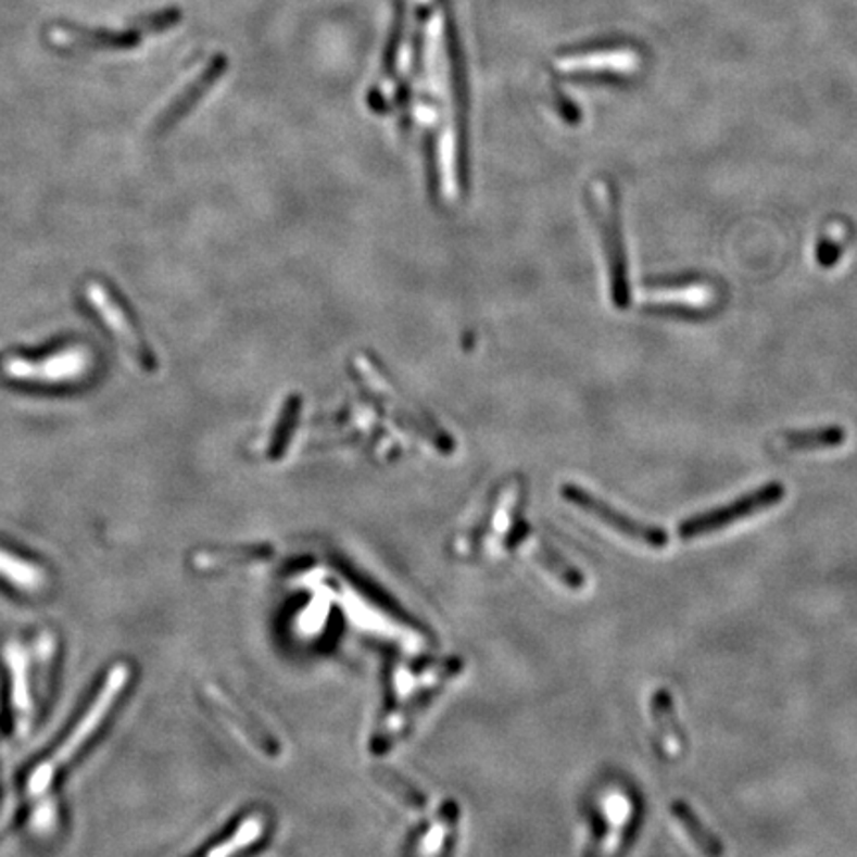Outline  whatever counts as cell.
Instances as JSON below:
<instances>
[{
  "instance_id": "18",
  "label": "cell",
  "mask_w": 857,
  "mask_h": 857,
  "mask_svg": "<svg viewBox=\"0 0 857 857\" xmlns=\"http://www.w3.org/2000/svg\"><path fill=\"white\" fill-rule=\"evenodd\" d=\"M710 282L709 276L698 273H679V275H655L643 278V286L647 290H683L697 285Z\"/></svg>"
},
{
  "instance_id": "8",
  "label": "cell",
  "mask_w": 857,
  "mask_h": 857,
  "mask_svg": "<svg viewBox=\"0 0 857 857\" xmlns=\"http://www.w3.org/2000/svg\"><path fill=\"white\" fill-rule=\"evenodd\" d=\"M4 661L11 673L12 736L11 744L21 743L33 727V698L28 683V655L23 645L9 643Z\"/></svg>"
},
{
  "instance_id": "7",
  "label": "cell",
  "mask_w": 857,
  "mask_h": 857,
  "mask_svg": "<svg viewBox=\"0 0 857 857\" xmlns=\"http://www.w3.org/2000/svg\"><path fill=\"white\" fill-rule=\"evenodd\" d=\"M84 298L88 306L100 316V320L112 330V332L124 342L127 350L138 357L139 362L148 364V352L146 345L138 338V332L134 324L126 316V308L122 302L102 285L100 280H90L84 286Z\"/></svg>"
},
{
  "instance_id": "9",
  "label": "cell",
  "mask_w": 857,
  "mask_h": 857,
  "mask_svg": "<svg viewBox=\"0 0 857 857\" xmlns=\"http://www.w3.org/2000/svg\"><path fill=\"white\" fill-rule=\"evenodd\" d=\"M141 38L138 28L129 33L90 30L72 24H52L47 28V40L60 50H124L136 47Z\"/></svg>"
},
{
  "instance_id": "20",
  "label": "cell",
  "mask_w": 857,
  "mask_h": 857,
  "mask_svg": "<svg viewBox=\"0 0 857 857\" xmlns=\"http://www.w3.org/2000/svg\"><path fill=\"white\" fill-rule=\"evenodd\" d=\"M590 818H592V844L588 847L585 857H600V849L607 835V822L600 811H592Z\"/></svg>"
},
{
  "instance_id": "12",
  "label": "cell",
  "mask_w": 857,
  "mask_h": 857,
  "mask_svg": "<svg viewBox=\"0 0 857 857\" xmlns=\"http://www.w3.org/2000/svg\"><path fill=\"white\" fill-rule=\"evenodd\" d=\"M671 814L675 820L681 823V828L685 830L686 835L691 837V842L705 854L707 857H720L724 847L719 840V835L713 834L709 828L703 823L695 811L691 810V806L685 802L677 801L671 804Z\"/></svg>"
},
{
  "instance_id": "21",
  "label": "cell",
  "mask_w": 857,
  "mask_h": 857,
  "mask_svg": "<svg viewBox=\"0 0 857 857\" xmlns=\"http://www.w3.org/2000/svg\"><path fill=\"white\" fill-rule=\"evenodd\" d=\"M643 808H638V810L631 814V818H629L628 826H626V830H623V834H621V842H619V847L616 849V854L614 857H621L626 852H628L629 847L633 846V842H635V837H638V832H640V823H641V816H643Z\"/></svg>"
},
{
  "instance_id": "2",
  "label": "cell",
  "mask_w": 857,
  "mask_h": 857,
  "mask_svg": "<svg viewBox=\"0 0 857 857\" xmlns=\"http://www.w3.org/2000/svg\"><path fill=\"white\" fill-rule=\"evenodd\" d=\"M129 665L117 664L110 669V673L105 677L103 685L100 686L98 695L92 701V705L84 713L80 722L74 727V731L70 732L66 741L58 746L56 753L45 760L42 765L36 768L35 772L28 778L26 786H24L23 796L16 798L12 796V801L16 802V806H21V802L28 801V798H36L40 794H45L52 780L56 777L58 770L62 766L68 765L70 760L76 756L84 744L88 743V739L92 736L93 732L98 731V727L102 724L105 715L114 707L115 701L122 695V691L126 689L127 681H129Z\"/></svg>"
},
{
  "instance_id": "14",
  "label": "cell",
  "mask_w": 857,
  "mask_h": 857,
  "mask_svg": "<svg viewBox=\"0 0 857 857\" xmlns=\"http://www.w3.org/2000/svg\"><path fill=\"white\" fill-rule=\"evenodd\" d=\"M0 578L26 592H36L45 583V574L40 568L2 549H0Z\"/></svg>"
},
{
  "instance_id": "4",
  "label": "cell",
  "mask_w": 857,
  "mask_h": 857,
  "mask_svg": "<svg viewBox=\"0 0 857 857\" xmlns=\"http://www.w3.org/2000/svg\"><path fill=\"white\" fill-rule=\"evenodd\" d=\"M607 203L600 205L592 193H588V209L594 218L595 229L602 237L606 249L607 268H609V290L612 302L618 310L629 308L631 290H629L628 256L621 229V197L616 185L606 181Z\"/></svg>"
},
{
  "instance_id": "13",
  "label": "cell",
  "mask_w": 857,
  "mask_h": 857,
  "mask_svg": "<svg viewBox=\"0 0 857 857\" xmlns=\"http://www.w3.org/2000/svg\"><path fill=\"white\" fill-rule=\"evenodd\" d=\"M846 439L847 431L840 425H826V427L804 429V431H786L782 434V441L789 451L837 449L846 443Z\"/></svg>"
},
{
  "instance_id": "10",
  "label": "cell",
  "mask_w": 857,
  "mask_h": 857,
  "mask_svg": "<svg viewBox=\"0 0 857 857\" xmlns=\"http://www.w3.org/2000/svg\"><path fill=\"white\" fill-rule=\"evenodd\" d=\"M206 693H209L213 709L217 710L220 717H225L232 729H239L247 741L256 744L266 755H278V743L275 739L264 731L256 720H252L249 713L239 707L227 693H223L220 689L213 685L206 686Z\"/></svg>"
},
{
  "instance_id": "1",
  "label": "cell",
  "mask_w": 857,
  "mask_h": 857,
  "mask_svg": "<svg viewBox=\"0 0 857 857\" xmlns=\"http://www.w3.org/2000/svg\"><path fill=\"white\" fill-rule=\"evenodd\" d=\"M96 355L92 348L81 342H62L42 354H0V379L18 388L60 389L80 388L92 378Z\"/></svg>"
},
{
  "instance_id": "19",
  "label": "cell",
  "mask_w": 857,
  "mask_h": 857,
  "mask_svg": "<svg viewBox=\"0 0 857 857\" xmlns=\"http://www.w3.org/2000/svg\"><path fill=\"white\" fill-rule=\"evenodd\" d=\"M842 252H844L842 242H835L830 237H822L818 242V249H816V259H818L820 266L830 268L842 259Z\"/></svg>"
},
{
  "instance_id": "17",
  "label": "cell",
  "mask_w": 857,
  "mask_h": 857,
  "mask_svg": "<svg viewBox=\"0 0 857 857\" xmlns=\"http://www.w3.org/2000/svg\"><path fill=\"white\" fill-rule=\"evenodd\" d=\"M643 314L655 318H669V320L705 322L709 320L713 314H717V310L693 308L681 304H650L643 308Z\"/></svg>"
},
{
  "instance_id": "15",
  "label": "cell",
  "mask_w": 857,
  "mask_h": 857,
  "mask_svg": "<svg viewBox=\"0 0 857 857\" xmlns=\"http://www.w3.org/2000/svg\"><path fill=\"white\" fill-rule=\"evenodd\" d=\"M534 558H537L538 564H542L552 576H556L568 590H582L583 583H585L582 571L578 570V568H574L571 564L564 560L556 550H552L550 546H546V544H542V546H538L537 552H534Z\"/></svg>"
},
{
  "instance_id": "22",
  "label": "cell",
  "mask_w": 857,
  "mask_h": 857,
  "mask_svg": "<svg viewBox=\"0 0 857 857\" xmlns=\"http://www.w3.org/2000/svg\"><path fill=\"white\" fill-rule=\"evenodd\" d=\"M446 826L449 822L437 823L431 835H427V840L424 842V856H433L434 852H439V847L443 846Z\"/></svg>"
},
{
  "instance_id": "16",
  "label": "cell",
  "mask_w": 857,
  "mask_h": 857,
  "mask_svg": "<svg viewBox=\"0 0 857 857\" xmlns=\"http://www.w3.org/2000/svg\"><path fill=\"white\" fill-rule=\"evenodd\" d=\"M652 707L653 719H655L659 732L665 734L667 739H675L677 743L685 744V732L681 731L679 722L675 719L673 701H671L669 691H665V689L657 691L653 697Z\"/></svg>"
},
{
  "instance_id": "6",
  "label": "cell",
  "mask_w": 857,
  "mask_h": 857,
  "mask_svg": "<svg viewBox=\"0 0 857 857\" xmlns=\"http://www.w3.org/2000/svg\"><path fill=\"white\" fill-rule=\"evenodd\" d=\"M562 496L568 503L576 504L578 508H582L583 513L595 516L597 520H602L604 525L609 526L612 530H616L621 537L629 538L631 542H640L647 549H665L669 544V537L664 528L659 526L647 525L635 520L631 516L619 513L618 508H614L612 504L606 501L597 499L590 491H583L576 484H564L562 487Z\"/></svg>"
},
{
  "instance_id": "5",
  "label": "cell",
  "mask_w": 857,
  "mask_h": 857,
  "mask_svg": "<svg viewBox=\"0 0 857 857\" xmlns=\"http://www.w3.org/2000/svg\"><path fill=\"white\" fill-rule=\"evenodd\" d=\"M784 496H786V489L782 482H768L765 487H758L756 491L739 496L732 503L722 504L719 508L686 518L677 526V534L681 540H693V538L705 537L710 532H719L722 528H729L743 518L765 513L774 504L782 503Z\"/></svg>"
},
{
  "instance_id": "11",
  "label": "cell",
  "mask_w": 857,
  "mask_h": 857,
  "mask_svg": "<svg viewBox=\"0 0 857 857\" xmlns=\"http://www.w3.org/2000/svg\"><path fill=\"white\" fill-rule=\"evenodd\" d=\"M264 830H266V818L263 814H251L237 826L232 834L218 842L217 846L211 847L203 857L239 856L240 852L254 846L263 837Z\"/></svg>"
},
{
  "instance_id": "3",
  "label": "cell",
  "mask_w": 857,
  "mask_h": 857,
  "mask_svg": "<svg viewBox=\"0 0 857 857\" xmlns=\"http://www.w3.org/2000/svg\"><path fill=\"white\" fill-rule=\"evenodd\" d=\"M643 64L640 48L614 42L560 54L554 60V70L574 81H628L640 76Z\"/></svg>"
}]
</instances>
